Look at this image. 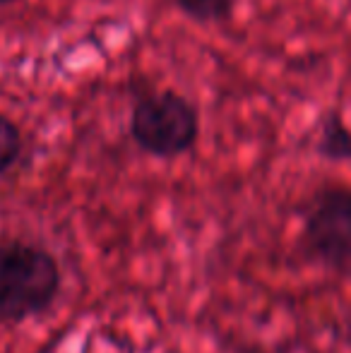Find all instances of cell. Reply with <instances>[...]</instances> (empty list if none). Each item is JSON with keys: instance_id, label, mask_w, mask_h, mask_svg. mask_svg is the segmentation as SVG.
<instances>
[{"instance_id": "1", "label": "cell", "mask_w": 351, "mask_h": 353, "mask_svg": "<svg viewBox=\"0 0 351 353\" xmlns=\"http://www.w3.org/2000/svg\"><path fill=\"white\" fill-rule=\"evenodd\" d=\"M132 140L142 152L176 159L190 152L200 135V118L185 97L176 92H152L135 101L130 118Z\"/></svg>"}, {"instance_id": "2", "label": "cell", "mask_w": 351, "mask_h": 353, "mask_svg": "<svg viewBox=\"0 0 351 353\" xmlns=\"http://www.w3.org/2000/svg\"><path fill=\"white\" fill-rule=\"evenodd\" d=\"M58 265L32 245L0 248V320H22L51 305L58 293Z\"/></svg>"}, {"instance_id": "3", "label": "cell", "mask_w": 351, "mask_h": 353, "mask_svg": "<svg viewBox=\"0 0 351 353\" xmlns=\"http://www.w3.org/2000/svg\"><path fill=\"white\" fill-rule=\"evenodd\" d=\"M303 241L330 270L351 272V188H323L303 212Z\"/></svg>"}, {"instance_id": "4", "label": "cell", "mask_w": 351, "mask_h": 353, "mask_svg": "<svg viewBox=\"0 0 351 353\" xmlns=\"http://www.w3.org/2000/svg\"><path fill=\"white\" fill-rule=\"evenodd\" d=\"M318 154L334 161H351V130L344 125L339 113H328L320 125Z\"/></svg>"}, {"instance_id": "5", "label": "cell", "mask_w": 351, "mask_h": 353, "mask_svg": "<svg viewBox=\"0 0 351 353\" xmlns=\"http://www.w3.org/2000/svg\"><path fill=\"white\" fill-rule=\"evenodd\" d=\"M178 8L195 22H224L231 17L239 0H176Z\"/></svg>"}, {"instance_id": "6", "label": "cell", "mask_w": 351, "mask_h": 353, "mask_svg": "<svg viewBox=\"0 0 351 353\" xmlns=\"http://www.w3.org/2000/svg\"><path fill=\"white\" fill-rule=\"evenodd\" d=\"M19 149H22V137L19 130L10 118L0 116V173L8 171L19 157Z\"/></svg>"}, {"instance_id": "7", "label": "cell", "mask_w": 351, "mask_h": 353, "mask_svg": "<svg viewBox=\"0 0 351 353\" xmlns=\"http://www.w3.org/2000/svg\"><path fill=\"white\" fill-rule=\"evenodd\" d=\"M0 3H10V0H0Z\"/></svg>"}]
</instances>
